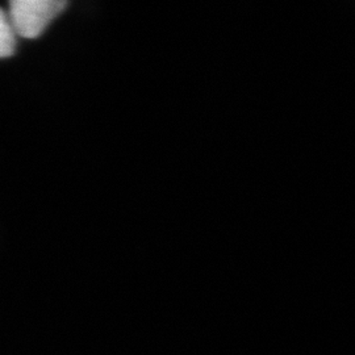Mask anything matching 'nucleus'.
Listing matches in <instances>:
<instances>
[{
    "label": "nucleus",
    "instance_id": "1",
    "mask_svg": "<svg viewBox=\"0 0 355 355\" xmlns=\"http://www.w3.org/2000/svg\"><path fill=\"white\" fill-rule=\"evenodd\" d=\"M66 7L64 0H12L8 16L15 33L32 40L41 36Z\"/></svg>",
    "mask_w": 355,
    "mask_h": 355
},
{
    "label": "nucleus",
    "instance_id": "2",
    "mask_svg": "<svg viewBox=\"0 0 355 355\" xmlns=\"http://www.w3.org/2000/svg\"><path fill=\"white\" fill-rule=\"evenodd\" d=\"M16 46V33L10 16L0 8V58L12 55Z\"/></svg>",
    "mask_w": 355,
    "mask_h": 355
}]
</instances>
